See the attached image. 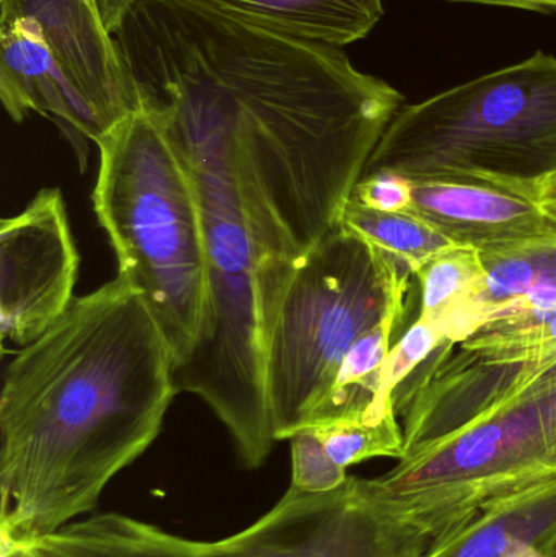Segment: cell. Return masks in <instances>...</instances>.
I'll use <instances>...</instances> for the list:
<instances>
[{
    "instance_id": "obj_1",
    "label": "cell",
    "mask_w": 556,
    "mask_h": 557,
    "mask_svg": "<svg viewBox=\"0 0 556 557\" xmlns=\"http://www.w3.org/2000/svg\"><path fill=\"white\" fill-rule=\"evenodd\" d=\"M173 375L146 298L121 276L22 347L0 393L2 542L33 543L90 513L159 437Z\"/></svg>"
},
{
    "instance_id": "obj_2",
    "label": "cell",
    "mask_w": 556,
    "mask_h": 557,
    "mask_svg": "<svg viewBox=\"0 0 556 557\" xmlns=\"http://www.w3.org/2000/svg\"><path fill=\"white\" fill-rule=\"evenodd\" d=\"M405 457L379 486L480 509L556 481V362L495 363L446 341L394 393Z\"/></svg>"
},
{
    "instance_id": "obj_3",
    "label": "cell",
    "mask_w": 556,
    "mask_h": 557,
    "mask_svg": "<svg viewBox=\"0 0 556 557\" xmlns=\"http://www.w3.org/2000/svg\"><path fill=\"white\" fill-rule=\"evenodd\" d=\"M95 214L127 278L146 298L175 370L201 337L209 255L195 180L162 124L143 107L97 144Z\"/></svg>"
},
{
    "instance_id": "obj_4",
    "label": "cell",
    "mask_w": 556,
    "mask_h": 557,
    "mask_svg": "<svg viewBox=\"0 0 556 557\" xmlns=\"http://www.w3.org/2000/svg\"><path fill=\"white\" fill-rule=\"evenodd\" d=\"M453 180L538 199L556 176V58H531L404 104L365 173Z\"/></svg>"
},
{
    "instance_id": "obj_5",
    "label": "cell",
    "mask_w": 556,
    "mask_h": 557,
    "mask_svg": "<svg viewBox=\"0 0 556 557\" xmlns=\"http://www.w3.org/2000/svg\"><path fill=\"white\" fill-rule=\"evenodd\" d=\"M410 270L345 225L297 271L267 354V398L276 442L289 441L326 401L359 337L407 311Z\"/></svg>"
},
{
    "instance_id": "obj_6",
    "label": "cell",
    "mask_w": 556,
    "mask_h": 557,
    "mask_svg": "<svg viewBox=\"0 0 556 557\" xmlns=\"http://www.w3.org/2000/svg\"><path fill=\"white\" fill-rule=\"evenodd\" d=\"M477 510L423 496H392L375 478L349 476L330 493L289 487L254 525L196 542L199 557H424Z\"/></svg>"
},
{
    "instance_id": "obj_7",
    "label": "cell",
    "mask_w": 556,
    "mask_h": 557,
    "mask_svg": "<svg viewBox=\"0 0 556 557\" xmlns=\"http://www.w3.org/2000/svg\"><path fill=\"white\" fill-rule=\"evenodd\" d=\"M78 257L61 191L41 189L0 224V336L28 346L74 300Z\"/></svg>"
},
{
    "instance_id": "obj_8",
    "label": "cell",
    "mask_w": 556,
    "mask_h": 557,
    "mask_svg": "<svg viewBox=\"0 0 556 557\" xmlns=\"http://www.w3.org/2000/svg\"><path fill=\"white\" fill-rule=\"evenodd\" d=\"M16 16H29L41 28L91 143L139 110V95L98 0H0V22Z\"/></svg>"
},
{
    "instance_id": "obj_9",
    "label": "cell",
    "mask_w": 556,
    "mask_h": 557,
    "mask_svg": "<svg viewBox=\"0 0 556 557\" xmlns=\"http://www.w3.org/2000/svg\"><path fill=\"white\" fill-rule=\"evenodd\" d=\"M413 183L410 214L479 255L556 250V214L509 189L453 180Z\"/></svg>"
},
{
    "instance_id": "obj_10",
    "label": "cell",
    "mask_w": 556,
    "mask_h": 557,
    "mask_svg": "<svg viewBox=\"0 0 556 557\" xmlns=\"http://www.w3.org/2000/svg\"><path fill=\"white\" fill-rule=\"evenodd\" d=\"M0 100L10 120L22 123L32 113L51 120L84 172L90 129L38 23L29 16L0 22Z\"/></svg>"
},
{
    "instance_id": "obj_11",
    "label": "cell",
    "mask_w": 556,
    "mask_h": 557,
    "mask_svg": "<svg viewBox=\"0 0 556 557\" xmlns=\"http://www.w3.org/2000/svg\"><path fill=\"white\" fill-rule=\"evenodd\" d=\"M556 548V481L499 497L424 557H547Z\"/></svg>"
},
{
    "instance_id": "obj_12",
    "label": "cell",
    "mask_w": 556,
    "mask_h": 557,
    "mask_svg": "<svg viewBox=\"0 0 556 557\" xmlns=\"http://www.w3.org/2000/svg\"><path fill=\"white\" fill-rule=\"evenodd\" d=\"M274 32L345 48L368 38L384 16V0H209Z\"/></svg>"
},
{
    "instance_id": "obj_13",
    "label": "cell",
    "mask_w": 556,
    "mask_h": 557,
    "mask_svg": "<svg viewBox=\"0 0 556 557\" xmlns=\"http://www.w3.org/2000/svg\"><path fill=\"white\" fill-rule=\"evenodd\" d=\"M26 545L45 557H199L196 542L116 512L77 520Z\"/></svg>"
},
{
    "instance_id": "obj_14",
    "label": "cell",
    "mask_w": 556,
    "mask_h": 557,
    "mask_svg": "<svg viewBox=\"0 0 556 557\" xmlns=\"http://www.w3.org/2000/svg\"><path fill=\"white\" fill-rule=\"evenodd\" d=\"M482 258L467 248L453 247L431 258L415 273L420 284V320L441 327L450 343L459 344L464 321L482 287Z\"/></svg>"
},
{
    "instance_id": "obj_15",
    "label": "cell",
    "mask_w": 556,
    "mask_h": 557,
    "mask_svg": "<svg viewBox=\"0 0 556 557\" xmlns=\"http://www.w3.org/2000/svg\"><path fill=\"white\" fill-rule=\"evenodd\" d=\"M306 428L330 461L343 471L372 458L405 457L404 428L394 399H378L361 411Z\"/></svg>"
},
{
    "instance_id": "obj_16",
    "label": "cell",
    "mask_w": 556,
    "mask_h": 557,
    "mask_svg": "<svg viewBox=\"0 0 556 557\" xmlns=\"http://www.w3.org/2000/svg\"><path fill=\"white\" fill-rule=\"evenodd\" d=\"M480 258L485 274L482 287L464 321L462 341L486 321L511 310L545 282L556 278V250L480 255Z\"/></svg>"
},
{
    "instance_id": "obj_17",
    "label": "cell",
    "mask_w": 556,
    "mask_h": 557,
    "mask_svg": "<svg viewBox=\"0 0 556 557\" xmlns=\"http://www.w3.org/2000/svg\"><path fill=\"white\" fill-rule=\"evenodd\" d=\"M460 349L495 363H555L556 307L509 311L486 321Z\"/></svg>"
},
{
    "instance_id": "obj_18",
    "label": "cell",
    "mask_w": 556,
    "mask_h": 557,
    "mask_svg": "<svg viewBox=\"0 0 556 557\" xmlns=\"http://www.w3.org/2000/svg\"><path fill=\"white\" fill-rule=\"evenodd\" d=\"M343 225L365 238L382 253L417 273L431 258L456 247L427 222L410 212L392 214L366 208L349 199Z\"/></svg>"
},
{
    "instance_id": "obj_19",
    "label": "cell",
    "mask_w": 556,
    "mask_h": 557,
    "mask_svg": "<svg viewBox=\"0 0 556 557\" xmlns=\"http://www.w3.org/2000/svg\"><path fill=\"white\" fill-rule=\"evenodd\" d=\"M446 341V334L441 327L417 318L407 333L395 341L385 360L382 395L394 398L397 386L404 383L421 363L427 362L431 354Z\"/></svg>"
},
{
    "instance_id": "obj_20",
    "label": "cell",
    "mask_w": 556,
    "mask_h": 557,
    "mask_svg": "<svg viewBox=\"0 0 556 557\" xmlns=\"http://www.w3.org/2000/svg\"><path fill=\"white\" fill-rule=\"evenodd\" d=\"M289 442L293 455V490L313 494L330 493L338 490L348 480V471L339 470L330 461L309 429H299Z\"/></svg>"
},
{
    "instance_id": "obj_21",
    "label": "cell",
    "mask_w": 556,
    "mask_h": 557,
    "mask_svg": "<svg viewBox=\"0 0 556 557\" xmlns=\"http://www.w3.org/2000/svg\"><path fill=\"white\" fill-rule=\"evenodd\" d=\"M351 199L374 211L404 214L413 202V183L387 170L362 173Z\"/></svg>"
},
{
    "instance_id": "obj_22",
    "label": "cell",
    "mask_w": 556,
    "mask_h": 557,
    "mask_svg": "<svg viewBox=\"0 0 556 557\" xmlns=\"http://www.w3.org/2000/svg\"><path fill=\"white\" fill-rule=\"evenodd\" d=\"M444 2L508 7V9L528 10V12H556V0H444Z\"/></svg>"
},
{
    "instance_id": "obj_23",
    "label": "cell",
    "mask_w": 556,
    "mask_h": 557,
    "mask_svg": "<svg viewBox=\"0 0 556 557\" xmlns=\"http://www.w3.org/2000/svg\"><path fill=\"white\" fill-rule=\"evenodd\" d=\"M137 2L139 0H98L104 25L111 35H116L118 29L123 26L124 20Z\"/></svg>"
},
{
    "instance_id": "obj_24",
    "label": "cell",
    "mask_w": 556,
    "mask_h": 557,
    "mask_svg": "<svg viewBox=\"0 0 556 557\" xmlns=\"http://www.w3.org/2000/svg\"><path fill=\"white\" fill-rule=\"evenodd\" d=\"M2 557H45L35 546L26 543L2 542Z\"/></svg>"
},
{
    "instance_id": "obj_25",
    "label": "cell",
    "mask_w": 556,
    "mask_h": 557,
    "mask_svg": "<svg viewBox=\"0 0 556 557\" xmlns=\"http://www.w3.org/2000/svg\"><path fill=\"white\" fill-rule=\"evenodd\" d=\"M539 202H541L544 208H547L548 211L554 212L556 214V176L554 180L547 183L544 188L541 189V195H539Z\"/></svg>"
},
{
    "instance_id": "obj_26",
    "label": "cell",
    "mask_w": 556,
    "mask_h": 557,
    "mask_svg": "<svg viewBox=\"0 0 556 557\" xmlns=\"http://www.w3.org/2000/svg\"><path fill=\"white\" fill-rule=\"evenodd\" d=\"M547 557H556V548L554 549V552L551 553V555H548Z\"/></svg>"
}]
</instances>
